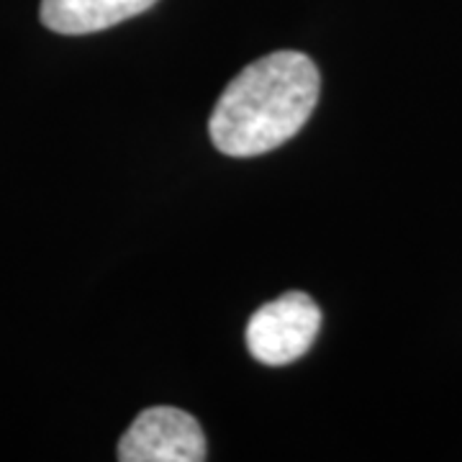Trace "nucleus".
Listing matches in <instances>:
<instances>
[{"mask_svg":"<svg viewBox=\"0 0 462 462\" xmlns=\"http://www.w3.org/2000/svg\"><path fill=\"white\" fill-rule=\"evenodd\" d=\"M319 103V69L300 51L247 65L221 93L211 139L229 157H257L293 139Z\"/></svg>","mask_w":462,"mask_h":462,"instance_id":"1","label":"nucleus"},{"mask_svg":"<svg viewBox=\"0 0 462 462\" xmlns=\"http://www.w3.org/2000/svg\"><path fill=\"white\" fill-rule=\"evenodd\" d=\"M321 329V311L306 293H285L257 309L247 324L252 357L267 367H282L303 357Z\"/></svg>","mask_w":462,"mask_h":462,"instance_id":"2","label":"nucleus"},{"mask_svg":"<svg viewBox=\"0 0 462 462\" xmlns=\"http://www.w3.org/2000/svg\"><path fill=\"white\" fill-rule=\"evenodd\" d=\"M121 462H200L206 460V437L188 411L154 406L136 416L118 442Z\"/></svg>","mask_w":462,"mask_h":462,"instance_id":"3","label":"nucleus"},{"mask_svg":"<svg viewBox=\"0 0 462 462\" xmlns=\"http://www.w3.org/2000/svg\"><path fill=\"white\" fill-rule=\"evenodd\" d=\"M157 0H42V23L54 33L83 36L149 11Z\"/></svg>","mask_w":462,"mask_h":462,"instance_id":"4","label":"nucleus"}]
</instances>
